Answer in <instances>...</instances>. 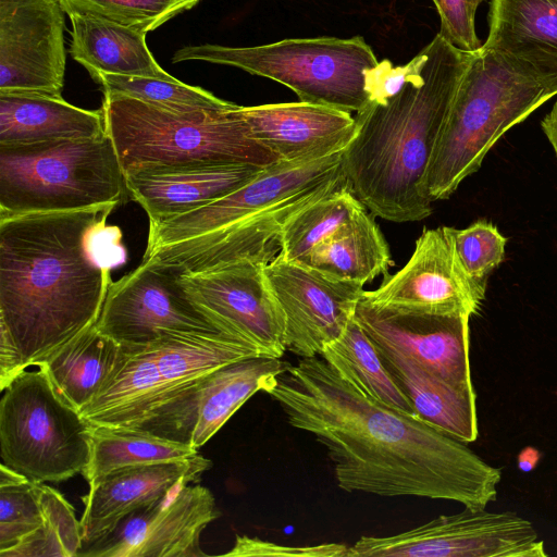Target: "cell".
I'll use <instances>...</instances> for the list:
<instances>
[{"label": "cell", "instance_id": "1", "mask_svg": "<svg viewBox=\"0 0 557 557\" xmlns=\"http://www.w3.org/2000/svg\"><path fill=\"white\" fill-rule=\"evenodd\" d=\"M264 393L290 426L325 447L346 492L447 499L472 508H486L497 497V468L462 442L364 396L320 356L286 362Z\"/></svg>", "mask_w": 557, "mask_h": 557}, {"label": "cell", "instance_id": "2", "mask_svg": "<svg viewBox=\"0 0 557 557\" xmlns=\"http://www.w3.org/2000/svg\"><path fill=\"white\" fill-rule=\"evenodd\" d=\"M117 205L0 219V389L92 324L126 261Z\"/></svg>", "mask_w": 557, "mask_h": 557}, {"label": "cell", "instance_id": "3", "mask_svg": "<svg viewBox=\"0 0 557 557\" xmlns=\"http://www.w3.org/2000/svg\"><path fill=\"white\" fill-rule=\"evenodd\" d=\"M474 52L451 46L438 33L419 52L418 67L396 95L370 100L356 112L342 169L351 191L374 216L404 223L432 213L424 176Z\"/></svg>", "mask_w": 557, "mask_h": 557}, {"label": "cell", "instance_id": "4", "mask_svg": "<svg viewBox=\"0 0 557 557\" xmlns=\"http://www.w3.org/2000/svg\"><path fill=\"white\" fill-rule=\"evenodd\" d=\"M343 152L280 160L225 197L149 224L143 260L188 274L238 260L267 265L281 251L282 230L289 218L347 182Z\"/></svg>", "mask_w": 557, "mask_h": 557}, {"label": "cell", "instance_id": "5", "mask_svg": "<svg viewBox=\"0 0 557 557\" xmlns=\"http://www.w3.org/2000/svg\"><path fill=\"white\" fill-rule=\"evenodd\" d=\"M124 357L79 413L90 426L127 429L191 445L199 387L215 369L263 356L227 334L163 331Z\"/></svg>", "mask_w": 557, "mask_h": 557}, {"label": "cell", "instance_id": "6", "mask_svg": "<svg viewBox=\"0 0 557 557\" xmlns=\"http://www.w3.org/2000/svg\"><path fill=\"white\" fill-rule=\"evenodd\" d=\"M550 98L541 84L497 52L476 50L429 162L423 184L428 198L450 197L509 128Z\"/></svg>", "mask_w": 557, "mask_h": 557}, {"label": "cell", "instance_id": "7", "mask_svg": "<svg viewBox=\"0 0 557 557\" xmlns=\"http://www.w3.org/2000/svg\"><path fill=\"white\" fill-rule=\"evenodd\" d=\"M125 174L112 139L0 145V219L124 205Z\"/></svg>", "mask_w": 557, "mask_h": 557}, {"label": "cell", "instance_id": "8", "mask_svg": "<svg viewBox=\"0 0 557 557\" xmlns=\"http://www.w3.org/2000/svg\"><path fill=\"white\" fill-rule=\"evenodd\" d=\"M236 104L225 110L176 113L127 97H102L106 132L124 173L141 164L248 163L281 159L257 141Z\"/></svg>", "mask_w": 557, "mask_h": 557}, {"label": "cell", "instance_id": "9", "mask_svg": "<svg viewBox=\"0 0 557 557\" xmlns=\"http://www.w3.org/2000/svg\"><path fill=\"white\" fill-rule=\"evenodd\" d=\"M205 61L234 66L292 89L299 101L358 112L369 102L368 73L379 61L361 36L293 38L255 47L185 46L173 63Z\"/></svg>", "mask_w": 557, "mask_h": 557}, {"label": "cell", "instance_id": "10", "mask_svg": "<svg viewBox=\"0 0 557 557\" xmlns=\"http://www.w3.org/2000/svg\"><path fill=\"white\" fill-rule=\"evenodd\" d=\"M37 368L24 370L2 391L1 463L33 482H61L86 468L91 426Z\"/></svg>", "mask_w": 557, "mask_h": 557}, {"label": "cell", "instance_id": "11", "mask_svg": "<svg viewBox=\"0 0 557 557\" xmlns=\"http://www.w3.org/2000/svg\"><path fill=\"white\" fill-rule=\"evenodd\" d=\"M533 524L511 511L466 507L391 536H361L346 557H546Z\"/></svg>", "mask_w": 557, "mask_h": 557}, {"label": "cell", "instance_id": "12", "mask_svg": "<svg viewBox=\"0 0 557 557\" xmlns=\"http://www.w3.org/2000/svg\"><path fill=\"white\" fill-rule=\"evenodd\" d=\"M183 273L173 265L141 261L111 283L97 329L123 347L149 344L163 331L226 334L190 298Z\"/></svg>", "mask_w": 557, "mask_h": 557}, {"label": "cell", "instance_id": "13", "mask_svg": "<svg viewBox=\"0 0 557 557\" xmlns=\"http://www.w3.org/2000/svg\"><path fill=\"white\" fill-rule=\"evenodd\" d=\"M264 274L284 317L286 350L301 358L319 356L342 335L364 292L361 284L281 255L264 267Z\"/></svg>", "mask_w": 557, "mask_h": 557}, {"label": "cell", "instance_id": "14", "mask_svg": "<svg viewBox=\"0 0 557 557\" xmlns=\"http://www.w3.org/2000/svg\"><path fill=\"white\" fill-rule=\"evenodd\" d=\"M485 298L465 272L455 247L453 227H424L407 263L385 277L362 299L398 311L473 315Z\"/></svg>", "mask_w": 557, "mask_h": 557}, {"label": "cell", "instance_id": "15", "mask_svg": "<svg viewBox=\"0 0 557 557\" xmlns=\"http://www.w3.org/2000/svg\"><path fill=\"white\" fill-rule=\"evenodd\" d=\"M220 517L210 490L184 484L123 518L77 557H200V534Z\"/></svg>", "mask_w": 557, "mask_h": 557}, {"label": "cell", "instance_id": "16", "mask_svg": "<svg viewBox=\"0 0 557 557\" xmlns=\"http://www.w3.org/2000/svg\"><path fill=\"white\" fill-rule=\"evenodd\" d=\"M64 14L59 0H0V94L62 97Z\"/></svg>", "mask_w": 557, "mask_h": 557}, {"label": "cell", "instance_id": "17", "mask_svg": "<svg viewBox=\"0 0 557 557\" xmlns=\"http://www.w3.org/2000/svg\"><path fill=\"white\" fill-rule=\"evenodd\" d=\"M264 267L238 260L201 273H183L181 280L190 298L226 334L251 344L263 356L281 358L286 351L284 317Z\"/></svg>", "mask_w": 557, "mask_h": 557}, {"label": "cell", "instance_id": "18", "mask_svg": "<svg viewBox=\"0 0 557 557\" xmlns=\"http://www.w3.org/2000/svg\"><path fill=\"white\" fill-rule=\"evenodd\" d=\"M355 318L373 343L411 358L455 385L473 387L470 315L398 311L361 298Z\"/></svg>", "mask_w": 557, "mask_h": 557}, {"label": "cell", "instance_id": "19", "mask_svg": "<svg viewBox=\"0 0 557 557\" xmlns=\"http://www.w3.org/2000/svg\"><path fill=\"white\" fill-rule=\"evenodd\" d=\"M262 169L248 163L141 164L125 174L129 198L160 223L207 206L251 181Z\"/></svg>", "mask_w": 557, "mask_h": 557}, {"label": "cell", "instance_id": "20", "mask_svg": "<svg viewBox=\"0 0 557 557\" xmlns=\"http://www.w3.org/2000/svg\"><path fill=\"white\" fill-rule=\"evenodd\" d=\"M210 467L211 461L198 454L184 460L123 467L97 478L82 498L83 546L110 532L131 512L197 481Z\"/></svg>", "mask_w": 557, "mask_h": 557}, {"label": "cell", "instance_id": "21", "mask_svg": "<svg viewBox=\"0 0 557 557\" xmlns=\"http://www.w3.org/2000/svg\"><path fill=\"white\" fill-rule=\"evenodd\" d=\"M251 136L284 161L323 158L344 151L356 132L350 112L297 101L239 106Z\"/></svg>", "mask_w": 557, "mask_h": 557}, {"label": "cell", "instance_id": "22", "mask_svg": "<svg viewBox=\"0 0 557 557\" xmlns=\"http://www.w3.org/2000/svg\"><path fill=\"white\" fill-rule=\"evenodd\" d=\"M482 47L557 96V0H492Z\"/></svg>", "mask_w": 557, "mask_h": 557}, {"label": "cell", "instance_id": "23", "mask_svg": "<svg viewBox=\"0 0 557 557\" xmlns=\"http://www.w3.org/2000/svg\"><path fill=\"white\" fill-rule=\"evenodd\" d=\"M373 344L418 419L462 443L476 440L479 430L473 387L455 385L411 358Z\"/></svg>", "mask_w": 557, "mask_h": 557}, {"label": "cell", "instance_id": "24", "mask_svg": "<svg viewBox=\"0 0 557 557\" xmlns=\"http://www.w3.org/2000/svg\"><path fill=\"white\" fill-rule=\"evenodd\" d=\"M71 57L89 75L97 72L172 79L152 57L147 33L92 14L69 12Z\"/></svg>", "mask_w": 557, "mask_h": 557}, {"label": "cell", "instance_id": "25", "mask_svg": "<svg viewBox=\"0 0 557 557\" xmlns=\"http://www.w3.org/2000/svg\"><path fill=\"white\" fill-rule=\"evenodd\" d=\"M106 134L99 110H86L63 97L0 94V145L94 138Z\"/></svg>", "mask_w": 557, "mask_h": 557}, {"label": "cell", "instance_id": "26", "mask_svg": "<svg viewBox=\"0 0 557 557\" xmlns=\"http://www.w3.org/2000/svg\"><path fill=\"white\" fill-rule=\"evenodd\" d=\"M124 352L123 346L95 323L35 366L47 373L61 398L81 412L100 393Z\"/></svg>", "mask_w": 557, "mask_h": 557}, {"label": "cell", "instance_id": "27", "mask_svg": "<svg viewBox=\"0 0 557 557\" xmlns=\"http://www.w3.org/2000/svg\"><path fill=\"white\" fill-rule=\"evenodd\" d=\"M285 367L281 358L253 356L210 372L199 387L191 446L202 447L252 395L270 388Z\"/></svg>", "mask_w": 557, "mask_h": 557}, {"label": "cell", "instance_id": "28", "mask_svg": "<svg viewBox=\"0 0 557 557\" xmlns=\"http://www.w3.org/2000/svg\"><path fill=\"white\" fill-rule=\"evenodd\" d=\"M375 216L360 211L332 236L318 244L305 262L327 275L364 286L392 267L388 244Z\"/></svg>", "mask_w": 557, "mask_h": 557}, {"label": "cell", "instance_id": "29", "mask_svg": "<svg viewBox=\"0 0 557 557\" xmlns=\"http://www.w3.org/2000/svg\"><path fill=\"white\" fill-rule=\"evenodd\" d=\"M319 356L364 396L416 417L409 399L384 367L373 342L355 317L342 335L326 344Z\"/></svg>", "mask_w": 557, "mask_h": 557}, {"label": "cell", "instance_id": "30", "mask_svg": "<svg viewBox=\"0 0 557 557\" xmlns=\"http://www.w3.org/2000/svg\"><path fill=\"white\" fill-rule=\"evenodd\" d=\"M198 455L191 445L127 429L91 426L90 458L82 472L88 483L119 468L184 460Z\"/></svg>", "mask_w": 557, "mask_h": 557}, {"label": "cell", "instance_id": "31", "mask_svg": "<svg viewBox=\"0 0 557 557\" xmlns=\"http://www.w3.org/2000/svg\"><path fill=\"white\" fill-rule=\"evenodd\" d=\"M364 209L346 182L289 218L282 230L278 255L305 262L318 244Z\"/></svg>", "mask_w": 557, "mask_h": 557}, {"label": "cell", "instance_id": "32", "mask_svg": "<svg viewBox=\"0 0 557 557\" xmlns=\"http://www.w3.org/2000/svg\"><path fill=\"white\" fill-rule=\"evenodd\" d=\"M90 76L100 86L102 95L136 99L171 112L225 110L236 106L199 86L187 85L175 77L163 79L102 72Z\"/></svg>", "mask_w": 557, "mask_h": 557}, {"label": "cell", "instance_id": "33", "mask_svg": "<svg viewBox=\"0 0 557 557\" xmlns=\"http://www.w3.org/2000/svg\"><path fill=\"white\" fill-rule=\"evenodd\" d=\"M40 505L41 525L0 557H77L83 537L72 505L46 483H40Z\"/></svg>", "mask_w": 557, "mask_h": 557}, {"label": "cell", "instance_id": "34", "mask_svg": "<svg viewBox=\"0 0 557 557\" xmlns=\"http://www.w3.org/2000/svg\"><path fill=\"white\" fill-rule=\"evenodd\" d=\"M65 14L97 15L149 33L176 15L193 9L200 0H59Z\"/></svg>", "mask_w": 557, "mask_h": 557}, {"label": "cell", "instance_id": "35", "mask_svg": "<svg viewBox=\"0 0 557 557\" xmlns=\"http://www.w3.org/2000/svg\"><path fill=\"white\" fill-rule=\"evenodd\" d=\"M459 261L472 283L485 294L491 273L503 262L507 244L496 225L478 220L466 228L453 227Z\"/></svg>", "mask_w": 557, "mask_h": 557}, {"label": "cell", "instance_id": "36", "mask_svg": "<svg viewBox=\"0 0 557 557\" xmlns=\"http://www.w3.org/2000/svg\"><path fill=\"white\" fill-rule=\"evenodd\" d=\"M42 520L40 483L0 486V553L35 532Z\"/></svg>", "mask_w": 557, "mask_h": 557}, {"label": "cell", "instance_id": "37", "mask_svg": "<svg viewBox=\"0 0 557 557\" xmlns=\"http://www.w3.org/2000/svg\"><path fill=\"white\" fill-rule=\"evenodd\" d=\"M437 10L440 34L454 47L474 52L482 46L475 33V13L484 0H432Z\"/></svg>", "mask_w": 557, "mask_h": 557}, {"label": "cell", "instance_id": "38", "mask_svg": "<svg viewBox=\"0 0 557 557\" xmlns=\"http://www.w3.org/2000/svg\"><path fill=\"white\" fill-rule=\"evenodd\" d=\"M348 546L339 543H322L312 546H283L259 537L236 535L233 548L222 556H301V557H346Z\"/></svg>", "mask_w": 557, "mask_h": 557}, {"label": "cell", "instance_id": "39", "mask_svg": "<svg viewBox=\"0 0 557 557\" xmlns=\"http://www.w3.org/2000/svg\"><path fill=\"white\" fill-rule=\"evenodd\" d=\"M421 61L418 53L407 64L394 67L389 60H383L367 76L369 101H382L396 95L416 71Z\"/></svg>", "mask_w": 557, "mask_h": 557}, {"label": "cell", "instance_id": "40", "mask_svg": "<svg viewBox=\"0 0 557 557\" xmlns=\"http://www.w3.org/2000/svg\"><path fill=\"white\" fill-rule=\"evenodd\" d=\"M541 128L557 157V100L541 121Z\"/></svg>", "mask_w": 557, "mask_h": 557}, {"label": "cell", "instance_id": "41", "mask_svg": "<svg viewBox=\"0 0 557 557\" xmlns=\"http://www.w3.org/2000/svg\"><path fill=\"white\" fill-rule=\"evenodd\" d=\"M26 481H28V479L25 475L16 472V471L8 468L5 465L1 463V466H0V486L21 484Z\"/></svg>", "mask_w": 557, "mask_h": 557}]
</instances>
